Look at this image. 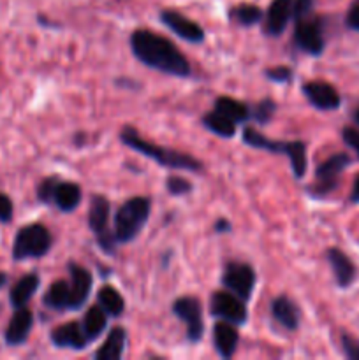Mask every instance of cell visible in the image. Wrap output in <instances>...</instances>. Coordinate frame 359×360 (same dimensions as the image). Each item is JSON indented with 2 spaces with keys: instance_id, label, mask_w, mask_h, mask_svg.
<instances>
[{
  "instance_id": "obj_1",
  "label": "cell",
  "mask_w": 359,
  "mask_h": 360,
  "mask_svg": "<svg viewBox=\"0 0 359 360\" xmlns=\"http://www.w3.org/2000/svg\"><path fill=\"white\" fill-rule=\"evenodd\" d=\"M129 42L134 56L150 69L175 77L192 76V67L187 56L164 35L139 28L130 34Z\"/></svg>"
},
{
  "instance_id": "obj_2",
  "label": "cell",
  "mask_w": 359,
  "mask_h": 360,
  "mask_svg": "<svg viewBox=\"0 0 359 360\" xmlns=\"http://www.w3.org/2000/svg\"><path fill=\"white\" fill-rule=\"evenodd\" d=\"M120 141H122L125 146H129L130 150L136 151V153L155 160L158 165H162V167L178 169V171H190V172L204 171V164L199 160V158L192 157V155L189 153H183V151H176L172 150V148L158 146V144L144 139V137L139 134V130H136L130 125L123 127V129L120 130Z\"/></svg>"
},
{
  "instance_id": "obj_3",
  "label": "cell",
  "mask_w": 359,
  "mask_h": 360,
  "mask_svg": "<svg viewBox=\"0 0 359 360\" xmlns=\"http://www.w3.org/2000/svg\"><path fill=\"white\" fill-rule=\"evenodd\" d=\"M241 139L246 146L256 148V150H263L275 155H285L289 162H291L292 174H294L296 179H301L306 174V169H308V151H306V144L303 141H275L260 134L253 127H246L243 130Z\"/></svg>"
},
{
  "instance_id": "obj_4",
  "label": "cell",
  "mask_w": 359,
  "mask_h": 360,
  "mask_svg": "<svg viewBox=\"0 0 359 360\" xmlns=\"http://www.w3.org/2000/svg\"><path fill=\"white\" fill-rule=\"evenodd\" d=\"M151 213V200L148 197H132L118 207L113 221V232L118 245L132 243L146 225Z\"/></svg>"
},
{
  "instance_id": "obj_5",
  "label": "cell",
  "mask_w": 359,
  "mask_h": 360,
  "mask_svg": "<svg viewBox=\"0 0 359 360\" xmlns=\"http://www.w3.org/2000/svg\"><path fill=\"white\" fill-rule=\"evenodd\" d=\"M53 238L48 227L42 224L25 225L18 231L13 245V259L16 262L27 259H41L51 250Z\"/></svg>"
},
{
  "instance_id": "obj_6",
  "label": "cell",
  "mask_w": 359,
  "mask_h": 360,
  "mask_svg": "<svg viewBox=\"0 0 359 360\" xmlns=\"http://www.w3.org/2000/svg\"><path fill=\"white\" fill-rule=\"evenodd\" d=\"M109 213H111V204L104 195H92L90 207H88V227L92 234L97 239V245L106 255H115L116 241L115 232L109 229Z\"/></svg>"
},
{
  "instance_id": "obj_7",
  "label": "cell",
  "mask_w": 359,
  "mask_h": 360,
  "mask_svg": "<svg viewBox=\"0 0 359 360\" xmlns=\"http://www.w3.org/2000/svg\"><path fill=\"white\" fill-rule=\"evenodd\" d=\"M220 280L224 288H227L229 292H232V294H236L239 299L246 302L253 295L257 274L253 266H250V264L229 260V262H225Z\"/></svg>"
},
{
  "instance_id": "obj_8",
  "label": "cell",
  "mask_w": 359,
  "mask_h": 360,
  "mask_svg": "<svg viewBox=\"0 0 359 360\" xmlns=\"http://www.w3.org/2000/svg\"><path fill=\"white\" fill-rule=\"evenodd\" d=\"M294 46L299 51L306 53L310 56L322 55L324 46H326V39H324V27L319 16L301 18V20L294 21Z\"/></svg>"
},
{
  "instance_id": "obj_9",
  "label": "cell",
  "mask_w": 359,
  "mask_h": 360,
  "mask_svg": "<svg viewBox=\"0 0 359 360\" xmlns=\"http://www.w3.org/2000/svg\"><path fill=\"white\" fill-rule=\"evenodd\" d=\"M351 165V157L347 153L331 155L327 160L317 165L315 169V183L310 186V195L324 197L333 192L338 185V178L341 172Z\"/></svg>"
},
{
  "instance_id": "obj_10",
  "label": "cell",
  "mask_w": 359,
  "mask_h": 360,
  "mask_svg": "<svg viewBox=\"0 0 359 360\" xmlns=\"http://www.w3.org/2000/svg\"><path fill=\"white\" fill-rule=\"evenodd\" d=\"M172 315L185 323L187 340L190 343H199L204 336V320H203V306L197 297L192 295H183L172 302Z\"/></svg>"
},
{
  "instance_id": "obj_11",
  "label": "cell",
  "mask_w": 359,
  "mask_h": 360,
  "mask_svg": "<svg viewBox=\"0 0 359 360\" xmlns=\"http://www.w3.org/2000/svg\"><path fill=\"white\" fill-rule=\"evenodd\" d=\"M210 313L218 320L234 323V326H245L248 320V309L243 299L225 290H217L210 297Z\"/></svg>"
},
{
  "instance_id": "obj_12",
  "label": "cell",
  "mask_w": 359,
  "mask_h": 360,
  "mask_svg": "<svg viewBox=\"0 0 359 360\" xmlns=\"http://www.w3.org/2000/svg\"><path fill=\"white\" fill-rule=\"evenodd\" d=\"M158 16H160L162 23L183 41L192 42V44H201L204 41L203 27L197 21L187 18L185 14L175 9H162Z\"/></svg>"
},
{
  "instance_id": "obj_13",
  "label": "cell",
  "mask_w": 359,
  "mask_h": 360,
  "mask_svg": "<svg viewBox=\"0 0 359 360\" xmlns=\"http://www.w3.org/2000/svg\"><path fill=\"white\" fill-rule=\"evenodd\" d=\"M69 271V287H70V311H77L87 304L88 297L94 287V276L87 267L76 262L67 264Z\"/></svg>"
},
{
  "instance_id": "obj_14",
  "label": "cell",
  "mask_w": 359,
  "mask_h": 360,
  "mask_svg": "<svg viewBox=\"0 0 359 360\" xmlns=\"http://www.w3.org/2000/svg\"><path fill=\"white\" fill-rule=\"evenodd\" d=\"M303 95L306 101L320 111H334L340 108L341 97L338 94L336 88L333 84L326 83V81H308L301 86Z\"/></svg>"
},
{
  "instance_id": "obj_15",
  "label": "cell",
  "mask_w": 359,
  "mask_h": 360,
  "mask_svg": "<svg viewBox=\"0 0 359 360\" xmlns=\"http://www.w3.org/2000/svg\"><path fill=\"white\" fill-rule=\"evenodd\" d=\"M294 0H273L263 18V34L267 37H280L292 20Z\"/></svg>"
},
{
  "instance_id": "obj_16",
  "label": "cell",
  "mask_w": 359,
  "mask_h": 360,
  "mask_svg": "<svg viewBox=\"0 0 359 360\" xmlns=\"http://www.w3.org/2000/svg\"><path fill=\"white\" fill-rule=\"evenodd\" d=\"M51 343L56 348L81 352L90 345V341L80 322H67L51 330Z\"/></svg>"
},
{
  "instance_id": "obj_17",
  "label": "cell",
  "mask_w": 359,
  "mask_h": 360,
  "mask_svg": "<svg viewBox=\"0 0 359 360\" xmlns=\"http://www.w3.org/2000/svg\"><path fill=\"white\" fill-rule=\"evenodd\" d=\"M271 316H273L275 322L280 327H284L289 333H294L299 329V323H301V309L296 304V301H292L289 295H278L271 301L270 306Z\"/></svg>"
},
{
  "instance_id": "obj_18",
  "label": "cell",
  "mask_w": 359,
  "mask_h": 360,
  "mask_svg": "<svg viewBox=\"0 0 359 360\" xmlns=\"http://www.w3.org/2000/svg\"><path fill=\"white\" fill-rule=\"evenodd\" d=\"M239 345V333L238 326L234 323L218 320L213 326V347L217 350L218 357L229 360L234 357L236 350Z\"/></svg>"
},
{
  "instance_id": "obj_19",
  "label": "cell",
  "mask_w": 359,
  "mask_h": 360,
  "mask_svg": "<svg viewBox=\"0 0 359 360\" xmlns=\"http://www.w3.org/2000/svg\"><path fill=\"white\" fill-rule=\"evenodd\" d=\"M32 327H34V315H32L30 309L27 306L25 308H18L6 329V343L9 347H20V345H23L28 340V336H30Z\"/></svg>"
},
{
  "instance_id": "obj_20",
  "label": "cell",
  "mask_w": 359,
  "mask_h": 360,
  "mask_svg": "<svg viewBox=\"0 0 359 360\" xmlns=\"http://www.w3.org/2000/svg\"><path fill=\"white\" fill-rule=\"evenodd\" d=\"M81 197H83V193H81V186L77 183L58 179L55 192H53L51 206H55L62 213H73L80 207Z\"/></svg>"
},
{
  "instance_id": "obj_21",
  "label": "cell",
  "mask_w": 359,
  "mask_h": 360,
  "mask_svg": "<svg viewBox=\"0 0 359 360\" xmlns=\"http://www.w3.org/2000/svg\"><path fill=\"white\" fill-rule=\"evenodd\" d=\"M326 259L333 269L334 280L340 288L351 287L352 281L355 280V266L352 260L341 252L340 248H329L326 252Z\"/></svg>"
},
{
  "instance_id": "obj_22",
  "label": "cell",
  "mask_w": 359,
  "mask_h": 360,
  "mask_svg": "<svg viewBox=\"0 0 359 360\" xmlns=\"http://www.w3.org/2000/svg\"><path fill=\"white\" fill-rule=\"evenodd\" d=\"M127 347V330L123 327H113L104 343L95 352V360H118L123 357Z\"/></svg>"
},
{
  "instance_id": "obj_23",
  "label": "cell",
  "mask_w": 359,
  "mask_h": 360,
  "mask_svg": "<svg viewBox=\"0 0 359 360\" xmlns=\"http://www.w3.org/2000/svg\"><path fill=\"white\" fill-rule=\"evenodd\" d=\"M39 287H41V278L35 273H28L21 280H18L14 287L11 288L9 294V301L13 308H25L28 301L35 295V292L39 290Z\"/></svg>"
},
{
  "instance_id": "obj_24",
  "label": "cell",
  "mask_w": 359,
  "mask_h": 360,
  "mask_svg": "<svg viewBox=\"0 0 359 360\" xmlns=\"http://www.w3.org/2000/svg\"><path fill=\"white\" fill-rule=\"evenodd\" d=\"M42 302L55 311H70V287L67 280H56L46 290Z\"/></svg>"
},
{
  "instance_id": "obj_25",
  "label": "cell",
  "mask_w": 359,
  "mask_h": 360,
  "mask_svg": "<svg viewBox=\"0 0 359 360\" xmlns=\"http://www.w3.org/2000/svg\"><path fill=\"white\" fill-rule=\"evenodd\" d=\"M213 108L217 109L218 112H222L224 116H227L229 120L238 125V123L250 122V105H246L245 102H239L232 97H225V95H220V97L215 98Z\"/></svg>"
},
{
  "instance_id": "obj_26",
  "label": "cell",
  "mask_w": 359,
  "mask_h": 360,
  "mask_svg": "<svg viewBox=\"0 0 359 360\" xmlns=\"http://www.w3.org/2000/svg\"><path fill=\"white\" fill-rule=\"evenodd\" d=\"M81 326H83V330L84 334H87L88 341L92 343V341L99 340V338L102 336V333L108 329V313H106L99 304L92 306V308H88V311L84 313Z\"/></svg>"
},
{
  "instance_id": "obj_27",
  "label": "cell",
  "mask_w": 359,
  "mask_h": 360,
  "mask_svg": "<svg viewBox=\"0 0 359 360\" xmlns=\"http://www.w3.org/2000/svg\"><path fill=\"white\" fill-rule=\"evenodd\" d=\"M97 302L111 319H118L125 311V299L113 285L101 287V290L97 292Z\"/></svg>"
},
{
  "instance_id": "obj_28",
  "label": "cell",
  "mask_w": 359,
  "mask_h": 360,
  "mask_svg": "<svg viewBox=\"0 0 359 360\" xmlns=\"http://www.w3.org/2000/svg\"><path fill=\"white\" fill-rule=\"evenodd\" d=\"M203 125L206 127L210 132L217 134L218 137H224V139H231L236 134V123L232 120H229L227 116H224L222 112H218L217 109L206 112V115L201 118Z\"/></svg>"
},
{
  "instance_id": "obj_29",
  "label": "cell",
  "mask_w": 359,
  "mask_h": 360,
  "mask_svg": "<svg viewBox=\"0 0 359 360\" xmlns=\"http://www.w3.org/2000/svg\"><path fill=\"white\" fill-rule=\"evenodd\" d=\"M229 18L234 21L239 27H253V25L260 23L264 18V11L256 4H238L229 11Z\"/></svg>"
},
{
  "instance_id": "obj_30",
  "label": "cell",
  "mask_w": 359,
  "mask_h": 360,
  "mask_svg": "<svg viewBox=\"0 0 359 360\" xmlns=\"http://www.w3.org/2000/svg\"><path fill=\"white\" fill-rule=\"evenodd\" d=\"M277 102L273 98H263L257 104L250 105V120L257 122L259 125H266L273 120L275 112H277Z\"/></svg>"
},
{
  "instance_id": "obj_31",
  "label": "cell",
  "mask_w": 359,
  "mask_h": 360,
  "mask_svg": "<svg viewBox=\"0 0 359 360\" xmlns=\"http://www.w3.org/2000/svg\"><path fill=\"white\" fill-rule=\"evenodd\" d=\"M165 188H168L169 195L172 197H183L189 195L194 190V185L187 178H180V176H169L165 179Z\"/></svg>"
},
{
  "instance_id": "obj_32",
  "label": "cell",
  "mask_w": 359,
  "mask_h": 360,
  "mask_svg": "<svg viewBox=\"0 0 359 360\" xmlns=\"http://www.w3.org/2000/svg\"><path fill=\"white\" fill-rule=\"evenodd\" d=\"M264 76H266V79L271 81V83L284 84V83H289V81L292 79V76H294V70L287 65H275V67H270V69L264 70Z\"/></svg>"
},
{
  "instance_id": "obj_33",
  "label": "cell",
  "mask_w": 359,
  "mask_h": 360,
  "mask_svg": "<svg viewBox=\"0 0 359 360\" xmlns=\"http://www.w3.org/2000/svg\"><path fill=\"white\" fill-rule=\"evenodd\" d=\"M58 183V176H48V178L42 179L37 186V199L41 200L42 204H48L51 206L53 192H55V186Z\"/></svg>"
},
{
  "instance_id": "obj_34",
  "label": "cell",
  "mask_w": 359,
  "mask_h": 360,
  "mask_svg": "<svg viewBox=\"0 0 359 360\" xmlns=\"http://www.w3.org/2000/svg\"><path fill=\"white\" fill-rule=\"evenodd\" d=\"M313 7H315V0H294L292 2V21L310 16L313 13Z\"/></svg>"
},
{
  "instance_id": "obj_35",
  "label": "cell",
  "mask_w": 359,
  "mask_h": 360,
  "mask_svg": "<svg viewBox=\"0 0 359 360\" xmlns=\"http://www.w3.org/2000/svg\"><path fill=\"white\" fill-rule=\"evenodd\" d=\"M341 348L345 352V357L351 360H359V341L354 340L348 334H341Z\"/></svg>"
},
{
  "instance_id": "obj_36",
  "label": "cell",
  "mask_w": 359,
  "mask_h": 360,
  "mask_svg": "<svg viewBox=\"0 0 359 360\" xmlns=\"http://www.w3.org/2000/svg\"><path fill=\"white\" fill-rule=\"evenodd\" d=\"M13 200L6 193H0V221L2 224H9L13 220Z\"/></svg>"
},
{
  "instance_id": "obj_37",
  "label": "cell",
  "mask_w": 359,
  "mask_h": 360,
  "mask_svg": "<svg viewBox=\"0 0 359 360\" xmlns=\"http://www.w3.org/2000/svg\"><path fill=\"white\" fill-rule=\"evenodd\" d=\"M341 137H344L345 144H347L351 150L355 151V155L359 157V130L352 129V127H345L341 130Z\"/></svg>"
},
{
  "instance_id": "obj_38",
  "label": "cell",
  "mask_w": 359,
  "mask_h": 360,
  "mask_svg": "<svg viewBox=\"0 0 359 360\" xmlns=\"http://www.w3.org/2000/svg\"><path fill=\"white\" fill-rule=\"evenodd\" d=\"M345 23H347V27L351 30L359 32V0H354L351 4V7L347 11V16H345Z\"/></svg>"
},
{
  "instance_id": "obj_39",
  "label": "cell",
  "mask_w": 359,
  "mask_h": 360,
  "mask_svg": "<svg viewBox=\"0 0 359 360\" xmlns=\"http://www.w3.org/2000/svg\"><path fill=\"white\" fill-rule=\"evenodd\" d=\"M213 231L217 234H229L232 231V224L227 220V218H218L213 224Z\"/></svg>"
},
{
  "instance_id": "obj_40",
  "label": "cell",
  "mask_w": 359,
  "mask_h": 360,
  "mask_svg": "<svg viewBox=\"0 0 359 360\" xmlns=\"http://www.w3.org/2000/svg\"><path fill=\"white\" fill-rule=\"evenodd\" d=\"M351 200H352V202H359V176H358V178H355L354 186H352Z\"/></svg>"
},
{
  "instance_id": "obj_41",
  "label": "cell",
  "mask_w": 359,
  "mask_h": 360,
  "mask_svg": "<svg viewBox=\"0 0 359 360\" xmlns=\"http://www.w3.org/2000/svg\"><path fill=\"white\" fill-rule=\"evenodd\" d=\"M7 283V274L6 273H0V288Z\"/></svg>"
},
{
  "instance_id": "obj_42",
  "label": "cell",
  "mask_w": 359,
  "mask_h": 360,
  "mask_svg": "<svg viewBox=\"0 0 359 360\" xmlns=\"http://www.w3.org/2000/svg\"><path fill=\"white\" fill-rule=\"evenodd\" d=\"M352 118H354V122L358 123V125H359V109H355L354 115H352Z\"/></svg>"
}]
</instances>
